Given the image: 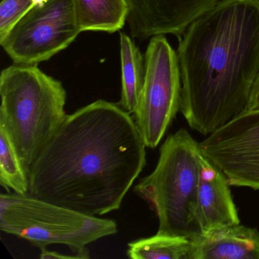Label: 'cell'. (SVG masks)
Listing matches in <instances>:
<instances>
[{"mask_svg":"<svg viewBox=\"0 0 259 259\" xmlns=\"http://www.w3.org/2000/svg\"><path fill=\"white\" fill-rule=\"evenodd\" d=\"M134 117L98 100L67 115L28 174L31 196L92 216L120 208L147 164Z\"/></svg>","mask_w":259,"mask_h":259,"instance_id":"6da1fadb","label":"cell"},{"mask_svg":"<svg viewBox=\"0 0 259 259\" xmlns=\"http://www.w3.org/2000/svg\"><path fill=\"white\" fill-rule=\"evenodd\" d=\"M178 39L180 111L207 136L245 110L259 72V0H222Z\"/></svg>","mask_w":259,"mask_h":259,"instance_id":"7a4b0ae2","label":"cell"},{"mask_svg":"<svg viewBox=\"0 0 259 259\" xmlns=\"http://www.w3.org/2000/svg\"><path fill=\"white\" fill-rule=\"evenodd\" d=\"M0 97V126L8 133L28 176L66 120V90L37 66L14 64L1 72Z\"/></svg>","mask_w":259,"mask_h":259,"instance_id":"3957f363","label":"cell"},{"mask_svg":"<svg viewBox=\"0 0 259 259\" xmlns=\"http://www.w3.org/2000/svg\"><path fill=\"white\" fill-rule=\"evenodd\" d=\"M201 155L198 142L181 128L166 138L155 169L135 186L158 218L157 233L191 240L201 234L195 219Z\"/></svg>","mask_w":259,"mask_h":259,"instance_id":"277c9868","label":"cell"},{"mask_svg":"<svg viewBox=\"0 0 259 259\" xmlns=\"http://www.w3.org/2000/svg\"><path fill=\"white\" fill-rule=\"evenodd\" d=\"M0 230L31 242L40 251L66 245L78 259L90 258L87 245L118 232L114 220L92 216L29 194L1 193Z\"/></svg>","mask_w":259,"mask_h":259,"instance_id":"5b68a950","label":"cell"},{"mask_svg":"<svg viewBox=\"0 0 259 259\" xmlns=\"http://www.w3.org/2000/svg\"><path fill=\"white\" fill-rule=\"evenodd\" d=\"M145 75L134 119L147 148H157L180 110L182 81L177 51L164 35L150 39Z\"/></svg>","mask_w":259,"mask_h":259,"instance_id":"8992f818","label":"cell"},{"mask_svg":"<svg viewBox=\"0 0 259 259\" xmlns=\"http://www.w3.org/2000/svg\"><path fill=\"white\" fill-rule=\"evenodd\" d=\"M81 33L74 0L35 6L0 40L14 64L37 66L67 48Z\"/></svg>","mask_w":259,"mask_h":259,"instance_id":"52a82bcc","label":"cell"},{"mask_svg":"<svg viewBox=\"0 0 259 259\" xmlns=\"http://www.w3.org/2000/svg\"><path fill=\"white\" fill-rule=\"evenodd\" d=\"M230 186L259 190V111H242L198 143Z\"/></svg>","mask_w":259,"mask_h":259,"instance_id":"ba28073f","label":"cell"},{"mask_svg":"<svg viewBox=\"0 0 259 259\" xmlns=\"http://www.w3.org/2000/svg\"><path fill=\"white\" fill-rule=\"evenodd\" d=\"M130 34L143 40L165 34L181 37L194 21L222 0H125Z\"/></svg>","mask_w":259,"mask_h":259,"instance_id":"9c48e42d","label":"cell"},{"mask_svg":"<svg viewBox=\"0 0 259 259\" xmlns=\"http://www.w3.org/2000/svg\"><path fill=\"white\" fill-rule=\"evenodd\" d=\"M226 176L201 154L195 198V219L201 234L240 224Z\"/></svg>","mask_w":259,"mask_h":259,"instance_id":"30bf717a","label":"cell"},{"mask_svg":"<svg viewBox=\"0 0 259 259\" xmlns=\"http://www.w3.org/2000/svg\"><path fill=\"white\" fill-rule=\"evenodd\" d=\"M191 259H259V232L240 224L217 227L192 239Z\"/></svg>","mask_w":259,"mask_h":259,"instance_id":"8fae6325","label":"cell"},{"mask_svg":"<svg viewBox=\"0 0 259 259\" xmlns=\"http://www.w3.org/2000/svg\"><path fill=\"white\" fill-rule=\"evenodd\" d=\"M121 64V95L119 107L130 114L136 111L145 75V56L125 33L119 37Z\"/></svg>","mask_w":259,"mask_h":259,"instance_id":"7c38bea8","label":"cell"},{"mask_svg":"<svg viewBox=\"0 0 259 259\" xmlns=\"http://www.w3.org/2000/svg\"><path fill=\"white\" fill-rule=\"evenodd\" d=\"M74 3L81 32L114 33L126 22L128 8L125 0H74Z\"/></svg>","mask_w":259,"mask_h":259,"instance_id":"4fadbf2b","label":"cell"},{"mask_svg":"<svg viewBox=\"0 0 259 259\" xmlns=\"http://www.w3.org/2000/svg\"><path fill=\"white\" fill-rule=\"evenodd\" d=\"M126 254L133 259H191L192 240L157 233L128 244Z\"/></svg>","mask_w":259,"mask_h":259,"instance_id":"5bb4252c","label":"cell"},{"mask_svg":"<svg viewBox=\"0 0 259 259\" xmlns=\"http://www.w3.org/2000/svg\"><path fill=\"white\" fill-rule=\"evenodd\" d=\"M0 184L8 192L28 193L29 180L8 133L0 126Z\"/></svg>","mask_w":259,"mask_h":259,"instance_id":"9a60e30c","label":"cell"},{"mask_svg":"<svg viewBox=\"0 0 259 259\" xmlns=\"http://www.w3.org/2000/svg\"><path fill=\"white\" fill-rule=\"evenodd\" d=\"M34 7L32 0H1L0 40Z\"/></svg>","mask_w":259,"mask_h":259,"instance_id":"2e32d148","label":"cell"},{"mask_svg":"<svg viewBox=\"0 0 259 259\" xmlns=\"http://www.w3.org/2000/svg\"><path fill=\"white\" fill-rule=\"evenodd\" d=\"M245 110L259 111V72L250 89Z\"/></svg>","mask_w":259,"mask_h":259,"instance_id":"e0dca14e","label":"cell"},{"mask_svg":"<svg viewBox=\"0 0 259 259\" xmlns=\"http://www.w3.org/2000/svg\"><path fill=\"white\" fill-rule=\"evenodd\" d=\"M40 258L41 259H78V257L73 253L63 254L57 251H50L48 248L40 251Z\"/></svg>","mask_w":259,"mask_h":259,"instance_id":"ac0fdd59","label":"cell"},{"mask_svg":"<svg viewBox=\"0 0 259 259\" xmlns=\"http://www.w3.org/2000/svg\"><path fill=\"white\" fill-rule=\"evenodd\" d=\"M48 1V0H32L34 7H35V6L43 5V4H46Z\"/></svg>","mask_w":259,"mask_h":259,"instance_id":"d6986e66","label":"cell"}]
</instances>
